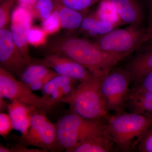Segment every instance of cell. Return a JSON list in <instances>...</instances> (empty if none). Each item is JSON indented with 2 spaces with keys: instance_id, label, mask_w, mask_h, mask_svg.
Instances as JSON below:
<instances>
[{
  "instance_id": "18",
  "label": "cell",
  "mask_w": 152,
  "mask_h": 152,
  "mask_svg": "<svg viewBox=\"0 0 152 152\" xmlns=\"http://www.w3.org/2000/svg\"><path fill=\"white\" fill-rule=\"evenodd\" d=\"M54 9L58 13L62 28L70 31L80 29L85 13L61 5L55 2Z\"/></svg>"
},
{
  "instance_id": "23",
  "label": "cell",
  "mask_w": 152,
  "mask_h": 152,
  "mask_svg": "<svg viewBox=\"0 0 152 152\" xmlns=\"http://www.w3.org/2000/svg\"><path fill=\"white\" fill-rule=\"evenodd\" d=\"M75 83L69 84L57 89L45 99L53 106L61 103L63 99L68 96L75 88Z\"/></svg>"
},
{
  "instance_id": "29",
  "label": "cell",
  "mask_w": 152,
  "mask_h": 152,
  "mask_svg": "<svg viewBox=\"0 0 152 152\" xmlns=\"http://www.w3.org/2000/svg\"><path fill=\"white\" fill-rule=\"evenodd\" d=\"M14 130L12 123L9 114H0V135L5 138L6 136Z\"/></svg>"
},
{
  "instance_id": "9",
  "label": "cell",
  "mask_w": 152,
  "mask_h": 152,
  "mask_svg": "<svg viewBox=\"0 0 152 152\" xmlns=\"http://www.w3.org/2000/svg\"><path fill=\"white\" fill-rule=\"evenodd\" d=\"M30 63L15 43L10 30L7 28L0 29L1 67L12 75H20Z\"/></svg>"
},
{
  "instance_id": "30",
  "label": "cell",
  "mask_w": 152,
  "mask_h": 152,
  "mask_svg": "<svg viewBox=\"0 0 152 152\" xmlns=\"http://www.w3.org/2000/svg\"><path fill=\"white\" fill-rule=\"evenodd\" d=\"M149 13V21L142 41V46L152 41V0H147Z\"/></svg>"
},
{
  "instance_id": "27",
  "label": "cell",
  "mask_w": 152,
  "mask_h": 152,
  "mask_svg": "<svg viewBox=\"0 0 152 152\" xmlns=\"http://www.w3.org/2000/svg\"><path fill=\"white\" fill-rule=\"evenodd\" d=\"M16 0H3L0 5V29L6 28L10 22V13Z\"/></svg>"
},
{
  "instance_id": "2",
  "label": "cell",
  "mask_w": 152,
  "mask_h": 152,
  "mask_svg": "<svg viewBox=\"0 0 152 152\" xmlns=\"http://www.w3.org/2000/svg\"><path fill=\"white\" fill-rule=\"evenodd\" d=\"M107 74H92L90 79L75 87L61 102L69 104L72 113L85 118L108 121L110 116L101 89L102 82Z\"/></svg>"
},
{
  "instance_id": "20",
  "label": "cell",
  "mask_w": 152,
  "mask_h": 152,
  "mask_svg": "<svg viewBox=\"0 0 152 152\" xmlns=\"http://www.w3.org/2000/svg\"><path fill=\"white\" fill-rule=\"evenodd\" d=\"M77 81L67 77V76L58 75L50 80L44 86L41 90L42 94L44 99L53 92L57 89L69 84L75 83Z\"/></svg>"
},
{
  "instance_id": "17",
  "label": "cell",
  "mask_w": 152,
  "mask_h": 152,
  "mask_svg": "<svg viewBox=\"0 0 152 152\" xmlns=\"http://www.w3.org/2000/svg\"><path fill=\"white\" fill-rule=\"evenodd\" d=\"M30 23H11L10 31L14 42L23 56L29 61H34L29 51L28 36L32 26Z\"/></svg>"
},
{
  "instance_id": "12",
  "label": "cell",
  "mask_w": 152,
  "mask_h": 152,
  "mask_svg": "<svg viewBox=\"0 0 152 152\" xmlns=\"http://www.w3.org/2000/svg\"><path fill=\"white\" fill-rule=\"evenodd\" d=\"M124 23L142 26L143 9L139 0H108Z\"/></svg>"
},
{
  "instance_id": "5",
  "label": "cell",
  "mask_w": 152,
  "mask_h": 152,
  "mask_svg": "<svg viewBox=\"0 0 152 152\" xmlns=\"http://www.w3.org/2000/svg\"><path fill=\"white\" fill-rule=\"evenodd\" d=\"M145 30L142 26L137 25L116 28L96 38L94 43L103 50L125 58L141 46Z\"/></svg>"
},
{
  "instance_id": "4",
  "label": "cell",
  "mask_w": 152,
  "mask_h": 152,
  "mask_svg": "<svg viewBox=\"0 0 152 152\" xmlns=\"http://www.w3.org/2000/svg\"><path fill=\"white\" fill-rule=\"evenodd\" d=\"M106 126L102 120L85 118L72 112L56 124L58 142L61 149L70 152L87 139L105 133Z\"/></svg>"
},
{
  "instance_id": "21",
  "label": "cell",
  "mask_w": 152,
  "mask_h": 152,
  "mask_svg": "<svg viewBox=\"0 0 152 152\" xmlns=\"http://www.w3.org/2000/svg\"><path fill=\"white\" fill-rule=\"evenodd\" d=\"M54 10L53 0H38L31 11L34 18L43 21L48 18Z\"/></svg>"
},
{
  "instance_id": "34",
  "label": "cell",
  "mask_w": 152,
  "mask_h": 152,
  "mask_svg": "<svg viewBox=\"0 0 152 152\" xmlns=\"http://www.w3.org/2000/svg\"><path fill=\"white\" fill-rule=\"evenodd\" d=\"M38 1V0H16V1L18 5L25 7L31 10L33 7Z\"/></svg>"
},
{
  "instance_id": "25",
  "label": "cell",
  "mask_w": 152,
  "mask_h": 152,
  "mask_svg": "<svg viewBox=\"0 0 152 152\" xmlns=\"http://www.w3.org/2000/svg\"><path fill=\"white\" fill-rule=\"evenodd\" d=\"M34 18L32 13L30 9L18 5L12 12L10 19L11 23L27 22L32 24Z\"/></svg>"
},
{
  "instance_id": "11",
  "label": "cell",
  "mask_w": 152,
  "mask_h": 152,
  "mask_svg": "<svg viewBox=\"0 0 152 152\" xmlns=\"http://www.w3.org/2000/svg\"><path fill=\"white\" fill-rule=\"evenodd\" d=\"M135 51L125 69L129 72L132 83L136 88L144 78L152 72V43L144 44Z\"/></svg>"
},
{
  "instance_id": "32",
  "label": "cell",
  "mask_w": 152,
  "mask_h": 152,
  "mask_svg": "<svg viewBox=\"0 0 152 152\" xmlns=\"http://www.w3.org/2000/svg\"><path fill=\"white\" fill-rule=\"evenodd\" d=\"M134 90L137 91L152 92V72L144 78Z\"/></svg>"
},
{
  "instance_id": "33",
  "label": "cell",
  "mask_w": 152,
  "mask_h": 152,
  "mask_svg": "<svg viewBox=\"0 0 152 152\" xmlns=\"http://www.w3.org/2000/svg\"><path fill=\"white\" fill-rule=\"evenodd\" d=\"M58 75H59L56 74V75H51L47 76V77H45L43 78H42L40 79V80L36 81L33 82L31 83L26 85V86L28 87L31 90L33 91H40V90H42L44 86L50 80L53 78L55 76Z\"/></svg>"
},
{
  "instance_id": "22",
  "label": "cell",
  "mask_w": 152,
  "mask_h": 152,
  "mask_svg": "<svg viewBox=\"0 0 152 152\" xmlns=\"http://www.w3.org/2000/svg\"><path fill=\"white\" fill-rule=\"evenodd\" d=\"M55 2L61 5L69 8L81 12L86 11L95 4L99 2L101 0H53Z\"/></svg>"
},
{
  "instance_id": "26",
  "label": "cell",
  "mask_w": 152,
  "mask_h": 152,
  "mask_svg": "<svg viewBox=\"0 0 152 152\" xmlns=\"http://www.w3.org/2000/svg\"><path fill=\"white\" fill-rule=\"evenodd\" d=\"M42 28L48 35L56 34L62 28L58 13L55 9L48 18L42 21Z\"/></svg>"
},
{
  "instance_id": "3",
  "label": "cell",
  "mask_w": 152,
  "mask_h": 152,
  "mask_svg": "<svg viewBox=\"0 0 152 152\" xmlns=\"http://www.w3.org/2000/svg\"><path fill=\"white\" fill-rule=\"evenodd\" d=\"M106 134L123 151H130L138 144L147 130L152 125V118L142 114L121 113L110 117Z\"/></svg>"
},
{
  "instance_id": "15",
  "label": "cell",
  "mask_w": 152,
  "mask_h": 152,
  "mask_svg": "<svg viewBox=\"0 0 152 152\" xmlns=\"http://www.w3.org/2000/svg\"><path fill=\"white\" fill-rule=\"evenodd\" d=\"M115 144L106 133L87 139L70 152H109L113 151Z\"/></svg>"
},
{
  "instance_id": "14",
  "label": "cell",
  "mask_w": 152,
  "mask_h": 152,
  "mask_svg": "<svg viewBox=\"0 0 152 152\" xmlns=\"http://www.w3.org/2000/svg\"><path fill=\"white\" fill-rule=\"evenodd\" d=\"M7 109L14 129L18 131L22 135L24 134L29 127L32 113L36 108L18 101L13 100L8 104Z\"/></svg>"
},
{
  "instance_id": "28",
  "label": "cell",
  "mask_w": 152,
  "mask_h": 152,
  "mask_svg": "<svg viewBox=\"0 0 152 152\" xmlns=\"http://www.w3.org/2000/svg\"><path fill=\"white\" fill-rule=\"evenodd\" d=\"M141 152H152V125L147 130L138 144Z\"/></svg>"
},
{
  "instance_id": "7",
  "label": "cell",
  "mask_w": 152,
  "mask_h": 152,
  "mask_svg": "<svg viewBox=\"0 0 152 152\" xmlns=\"http://www.w3.org/2000/svg\"><path fill=\"white\" fill-rule=\"evenodd\" d=\"M113 69L104 78L101 89L108 111L118 114L127 104L132 80L126 69Z\"/></svg>"
},
{
  "instance_id": "35",
  "label": "cell",
  "mask_w": 152,
  "mask_h": 152,
  "mask_svg": "<svg viewBox=\"0 0 152 152\" xmlns=\"http://www.w3.org/2000/svg\"><path fill=\"white\" fill-rule=\"evenodd\" d=\"M3 0H0V1H1V2L2 1H3Z\"/></svg>"
},
{
  "instance_id": "13",
  "label": "cell",
  "mask_w": 152,
  "mask_h": 152,
  "mask_svg": "<svg viewBox=\"0 0 152 152\" xmlns=\"http://www.w3.org/2000/svg\"><path fill=\"white\" fill-rule=\"evenodd\" d=\"M121 24L102 19L96 11L85 15L79 30L96 38L116 28Z\"/></svg>"
},
{
  "instance_id": "24",
  "label": "cell",
  "mask_w": 152,
  "mask_h": 152,
  "mask_svg": "<svg viewBox=\"0 0 152 152\" xmlns=\"http://www.w3.org/2000/svg\"><path fill=\"white\" fill-rule=\"evenodd\" d=\"M48 35L42 27H32L28 34V42L35 47L42 46L46 43Z\"/></svg>"
},
{
  "instance_id": "8",
  "label": "cell",
  "mask_w": 152,
  "mask_h": 152,
  "mask_svg": "<svg viewBox=\"0 0 152 152\" xmlns=\"http://www.w3.org/2000/svg\"><path fill=\"white\" fill-rule=\"evenodd\" d=\"M0 98L17 100L36 109L50 112L54 106L33 91L13 75L0 67Z\"/></svg>"
},
{
  "instance_id": "31",
  "label": "cell",
  "mask_w": 152,
  "mask_h": 152,
  "mask_svg": "<svg viewBox=\"0 0 152 152\" xmlns=\"http://www.w3.org/2000/svg\"><path fill=\"white\" fill-rule=\"evenodd\" d=\"M27 146L21 144L17 145L9 148L0 144V152H45L41 149L29 148Z\"/></svg>"
},
{
  "instance_id": "10",
  "label": "cell",
  "mask_w": 152,
  "mask_h": 152,
  "mask_svg": "<svg viewBox=\"0 0 152 152\" xmlns=\"http://www.w3.org/2000/svg\"><path fill=\"white\" fill-rule=\"evenodd\" d=\"M39 61L58 75L69 77L80 83L87 80L92 75L84 66L67 57L58 54H49Z\"/></svg>"
},
{
  "instance_id": "16",
  "label": "cell",
  "mask_w": 152,
  "mask_h": 152,
  "mask_svg": "<svg viewBox=\"0 0 152 152\" xmlns=\"http://www.w3.org/2000/svg\"><path fill=\"white\" fill-rule=\"evenodd\" d=\"M127 103L132 113L152 118V92L130 91Z\"/></svg>"
},
{
  "instance_id": "1",
  "label": "cell",
  "mask_w": 152,
  "mask_h": 152,
  "mask_svg": "<svg viewBox=\"0 0 152 152\" xmlns=\"http://www.w3.org/2000/svg\"><path fill=\"white\" fill-rule=\"evenodd\" d=\"M48 50L49 54H58L75 61L92 74H108L124 59L103 50L94 42L72 36L55 39Z\"/></svg>"
},
{
  "instance_id": "19",
  "label": "cell",
  "mask_w": 152,
  "mask_h": 152,
  "mask_svg": "<svg viewBox=\"0 0 152 152\" xmlns=\"http://www.w3.org/2000/svg\"><path fill=\"white\" fill-rule=\"evenodd\" d=\"M58 74L39 62L33 61L24 69L19 75L20 81L26 85L51 75Z\"/></svg>"
},
{
  "instance_id": "6",
  "label": "cell",
  "mask_w": 152,
  "mask_h": 152,
  "mask_svg": "<svg viewBox=\"0 0 152 152\" xmlns=\"http://www.w3.org/2000/svg\"><path fill=\"white\" fill-rule=\"evenodd\" d=\"M45 111L34 109L32 113L29 127L20 137L21 144L39 148L45 152L56 151L60 148L56 124L51 122Z\"/></svg>"
}]
</instances>
